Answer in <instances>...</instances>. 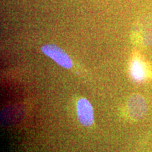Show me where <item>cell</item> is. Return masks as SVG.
I'll list each match as a JSON object with an SVG mask.
<instances>
[{
    "mask_svg": "<svg viewBox=\"0 0 152 152\" xmlns=\"http://www.w3.org/2000/svg\"><path fill=\"white\" fill-rule=\"evenodd\" d=\"M42 52L54 60L57 64L65 68H71L73 62L69 56L59 47L53 45H46L42 47Z\"/></svg>",
    "mask_w": 152,
    "mask_h": 152,
    "instance_id": "6da1fadb",
    "label": "cell"
},
{
    "mask_svg": "<svg viewBox=\"0 0 152 152\" xmlns=\"http://www.w3.org/2000/svg\"><path fill=\"white\" fill-rule=\"evenodd\" d=\"M128 111L132 119L141 120L143 118L147 113L145 99L140 94L132 95L128 102Z\"/></svg>",
    "mask_w": 152,
    "mask_h": 152,
    "instance_id": "7a4b0ae2",
    "label": "cell"
},
{
    "mask_svg": "<svg viewBox=\"0 0 152 152\" xmlns=\"http://www.w3.org/2000/svg\"><path fill=\"white\" fill-rule=\"evenodd\" d=\"M76 107L80 123L84 126H91L94 123V111L90 102L85 98L80 99Z\"/></svg>",
    "mask_w": 152,
    "mask_h": 152,
    "instance_id": "3957f363",
    "label": "cell"
},
{
    "mask_svg": "<svg viewBox=\"0 0 152 152\" xmlns=\"http://www.w3.org/2000/svg\"><path fill=\"white\" fill-rule=\"evenodd\" d=\"M130 73L133 80L136 82L144 81L147 77L145 66L139 58H134L132 60L130 68Z\"/></svg>",
    "mask_w": 152,
    "mask_h": 152,
    "instance_id": "277c9868",
    "label": "cell"
}]
</instances>
